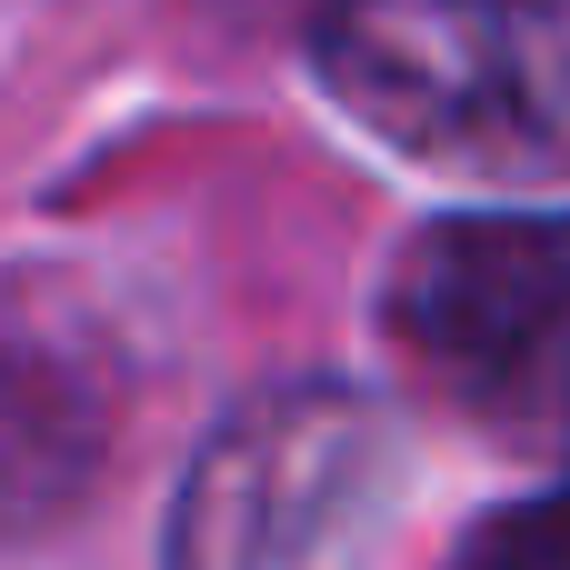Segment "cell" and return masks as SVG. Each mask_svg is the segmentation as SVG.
<instances>
[{
    "label": "cell",
    "instance_id": "6da1fadb",
    "mask_svg": "<svg viewBox=\"0 0 570 570\" xmlns=\"http://www.w3.org/2000/svg\"><path fill=\"white\" fill-rule=\"evenodd\" d=\"M331 100L461 180H570V0H331Z\"/></svg>",
    "mask_w": 570,
    "mask_h": 570
},
{
    "label": "cell",
    "instance_id": "7a4b0ae2",
    "mask_svg": "<svg viewBox=\"0 0 570 570\" xmlns=\"http://www.w3.org/2000/svg\"><path fill=\"white\" fill-rule=\"evenodd\" d=\"M401 481L411 451L371 391H261L190 461L170 511V570H381Z\"/></svg>",
    "mask_w": 570,
    "mask_h": 570
},
{
    "label": "cell",
    "instance_id": "3957f363",
    "mask_svg": "<svg viewBox=\"0 0 570 570\" xmlns=\"http://www.w3.org/2000/svg\"><path fill=\"white\" fill-rule=\"evenodd\" d=\"M391 331L501 451L570 461V210L421 230L391 281Z\"/></svg>",
    "mask_w": 570,
    "mask_h": 570
},
{
    "label": "cell",
    "instance_id": "277c9868",
    "mask_svg": "<svg viewBox=\"0 0 570 570\" xmlns=\"http://www.w3.org/2000/svg\"><path fill=\"white\" fill-rule=\"evenodd\" d=\"M90 441H100L90 401H70V391H50V381H10V371H0V511H50V501L80 481Z\"/></svg>",
    "mask_w": 570,
    "mask_h": 570
}]
</instances>
